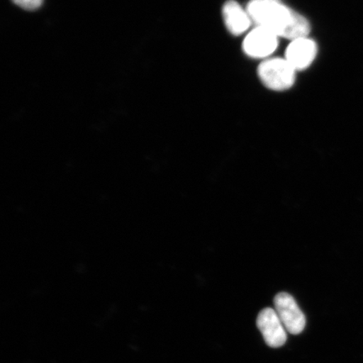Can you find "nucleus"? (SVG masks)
<instances>
[{
  "label": "nucleus",
  "instance_id": "obj_1",
  "mask_svg": "<svg viewBox=\"0 0 363 363\" xmlns=\"http://www.w3.org/2000/svg\"><path fill=\"white\" fill-rule=\"evenodd\" d=\"M247 11L257 26L281 38L295 40L306 38L311 26L305 17L286 6L281 0H251Z\"/></svg>",
  "mask_w": 363,
  "mask_h": 363
},
{
  "label": "nucleus",
  "instance_id": "obj_2",
  "mask_svg": "<svg viewBox=\"0 0 363 363\" xmlns=\"http://www.w3.org/2000/svg\"><path fill=\"white\" fill-rule=\"evenodd\" d=\"M296 70L283 58H272L263 61L258 67V76L263 84L275 91H283L292 87Z\"/></svg>",
  "mask_w": 363,
  "mask_h": 363
},
{
  "label": "nucleus",
  "instance_id": "obj_3",
  "mask_svg": "<svg viewBox=\"0 0 363 363\" xmlns=\"http://www.w3.org/2000/svg\"><path fill=\"white\" fill-rule=\"evenodd\" d=\"M275 311L290 334L298 335L306 328L305 315L291 295L279 293L274 298Z\"/></svg>",
  "mask_w": 363,
  "mask_h": 363
},
{
  "label": "nucleus",
  "instance_id": "obj_4",
  "mask_svg": "<svg viewBox=\"0 0 363 363\" xmlns=\"http://www.w3.org/2000/svg\"><path fill=\"white\" fill-rule=\"evenodd\" d=\"M257 325L267 346L279 348L287 340L286 329L274 308H266L257 316Z\"/></svg>",
  "mask_w": 363,
  "mask_h": 363
},
{
  "label": "nucleus",
  "instance_id": "obj_5",
  "mask_svg": "<svg viewBox=\"0 0 363 363\" xmlns=\"http://www.w3.org/2000/svg\"><path fill=\"white\" fill-rule=\"evenodd\" d=\"M279 36L272 31L257 26L250 33L243 43V49L248 56L262 58L271 55L279 45Z\"/></svg>",
  "mask_w": 363,
  "mask_h": 363
},
{
  "label": "nucleus",
  "instance_id": "obj_6",
  "mask_svg": "<svg viewBox=\"0 0 363 363\" xmlns=\"http://www.w3.org/2000/svg\"><path fill=\"white\" fill-rule=\"evenodd\" d=\"M316 55V43L306 36L292 40L286 50L285 59L297 71L311 66Z\"/></svg>",
  "mask_w": 363,
  "mask_h": 363
},
{
  "label": "nucleus",
  "instance_id": "obj_7",
  "mask_svg": "<svg viewBox=\"0 0 363 363\" xmlns=\"http://www.w3.org/2000/svg\"><path fill=\"white\" fill-rule=\"evenodd\" d=\"M223 17L227 29L235 35L243 34L252 22L247 11L244 10L235 0H228L225 3Z\"/></svg>",
  "mask_w": 363,
  "mask_h": 363
},
{
  "label": "nucleus",
  "instance_id": "obj_8",
  "mask_svg": "<svg viewBox=\"0 0 363 363\" xmlns=\"http://www.w3.org/2000/svg\"><path fill=\"white\" fill-rule=\"evenodd\" d=\"M12 2L26 11H35L43 6L44 0H12Z\"/></svg>",
  "mask_w": 363,
  "mask_h": 363
}]
</instances>
